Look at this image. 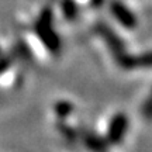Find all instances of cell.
I'll use <instances>...</instances> for the list:
<instances>
[{
	"instance_id": "1",
	"label": "cell",
	"mask_w": 152,
	"mask_h": 152,
	"mask_svg": "<svg viewBox=\"0 0 152 152\" xmlns=\"http://www.w3.org/2000/svg\"><path fill=\"white\" fill-rule=\"evenodd\" d=\"M128 127V120L124 114H117L113 120H111V124L109 128V142L110 144H117L123 140L125 131Z\"/></svg>"
},
{
	"instance_id": "2",
	"label": "cell",
	"mask_w": 152,
	"mask_h": 152,
	"mask_svg": "<svg viewBox=\"0 0 152 152\" xmlns=\"http://www.w3.org/2000/svg\"><path fill=\"white\" fill-rule=\"evenodd\" d=\"M132 65H142V66H152V52L142 55L138 59H132Z\"/></svg>"
},
{
	"instance_id": "3",
	"label": "cell",
	"mask_w": 152,
	"mask_h": 152,
	"mask_svg": "<svg viewBox=\"0 0 152 152\" xmlns=\"http://www.w3.org/2000/svg\"><path fill=\"white\" fill-rule=\"evenodd\" d=\"M142 113H144V115L147 118L152 120V93H151V96L148 97L147 103L144 104V107H142Z\"/></svg>"
},
{
	"instance_id": "4",
	"label": "cell",
	"mask_w": 152,
	"mask_h": 152,
	"mask_svg": "<svg viewBox=\"0 0 152 152\" xmlns=\"http://www.w3.org/2000/svg\"><path fill=\"white\" fill-rule=\"evenodd\" d=\"M68 110H71V106H69L68 103H62L61 109L58 107V114H62V113H64V115H66V114H68Z\"/></svg>"
}]
</instances>
